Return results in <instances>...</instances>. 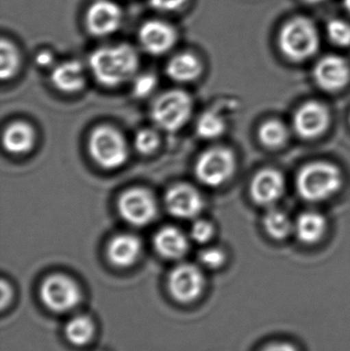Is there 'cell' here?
I'll return each instance as SVG.
<instances>
[{
  "label": "cell",
  "instance_id": "1",
  "mask_svg": "<svg viewBox=\"0 0 350 351\" xmlns=\"http://www.w3.org/2000/svg\"><path fill=\"white\" fill-rule=\"evenodd\" d=\"M139 65L138 51L127 43L99 47L88 58V66L95 80L109 88L134 80Z\"/></svg>",
  "mask_w": 350,
  "mask_h": 351
},
{
  "label": "cell",
  "instance_id": "2",
  "mask_svg": "<svg viewBox=\"0 0 350 351\" xmlns=\"http://www.w3.org/2000/svg\"><path fill=\"white\" fill-rule=\"evenodd\" d=\"M320 43L318 28L305 16L290 19L279 30V49L291 61L303 62L314 57L318 53Z\"/></svg>",
  "mask_w": 350,
  "mask_h": 351
},
{
  "label": "cell",
  "instance_id": "3",
  "mask_svg": "<svg viewBox=\"0 0 350 351\" xmlns=\"http://www.w3.org/2000/svg\"><path fill=\"white\" fill-rule=\"evenodd\" d=\"M342 173L338 167L327 162L306 165L298 173V193L308 202H323L337 193L342 186Z\"/></svg>",
  "mask_w": 350,
  "mask_h": 351
},
{
  "label": "cell",
  "instance_id": "4",
  "mask_svg": "<svg viewBox=\"0 0 350 351\" xmlns=\"http://www.w3.org/2000/svg\"><path fill=\"white\" fill-rule=\"evenodd\" d=\"M88 150L95 162L107 170L119 168L129 158L125 137L110 125H100L92 132Z\"/></svg>",
  "mask_w": 350,
  "mask_h": 351
},
{
  "label": "cell",
  "instance_id": "5",
  "mask_svg": "<svg viewBox=\"0 0 350 351\" xmlns=\"http://www.w3.org/2000/svg\"><path fill=\"white\" fill-rule=\"evenodd\" d=\"M192 100L184 90H171L158 97L151 107V119L156 127L166 132L182 129L190 119Z\"/></svg>",
  "mask_w": 350,
  "mask_h": 351
},
{
  "label": "cell",
  "instance_id": "6",
  "mask_svg": "<svg viewBox=\"0 0 350 351\" xmlns=\"http://www.w3.org/2000/svg\"><path fill=\"white\" fill-rule=\"evenodd\" d=\"M236 160L234 152L225 147H213L199 156L195 164V176L209 187H219L234 176Z\"/></svg>",
  "mask_w": 350,
  "mask_h": 351
},
{
  "label": "cell",
  "instance_id": "7",
  "mask_svg": "<svg viewBox=\"0 0 350 351\" xmlns=\"http://www.w3.org/2000/svg\"><path fill=\"white\" fill-rule=\"evenodd\" d=\"M43 304L53 313H66L75 308L82 301L78 285L65 274H51L40 287Z\"/></svg>",
  "mask_w": 350,
  "mask_h": 351
},
{
  "label": "cell",
  "instance_id": "8",
  "mask_svg": "<svg viewBox=\"0 0 350 351\" xmlns=\"http://www.w3.org/2000/svg\"><path fill=\"white\" fill-rule=\"evenodd\" d=\"M117 208L125 222L137 227L150 224L158 215L155 198L145 188H131L123 192L117 202Z\"/></svg>",
  "mask_w": 350,
  "mask_h": 351
},
{
  "label": "cell",
  "instance_id": "9",
  "mask_svg": "<svg viewBox=\"0 0 350 351\" xmlns=\"http://www.w3.org/2000/svg\"><path fill=\"white\" fill-rule=\"evenodd\" d=\"M86 27L90 34L106 37L119 30L123 21L121 6L112 0H96L86 12Z\"/></svg>",
  "mask_w": 350,
  "mask_h": 351
},
{
  "label": "cell",
  "instance_id": "10",
  "mask_svg": "<svg viewBox=\"0 0 350 351\" xmlns=\"http://www.w3.org/2000/svg\"><path fill=\"white\" fill-rule=\"evenodd\" d=\"M205 288V276L193 264H180L168 276V289L176 300L191 302L201 296Z\"/></svg>",
  "mask_w": 350,
  "mask_h": 351
},
{
  "label": "cell",
  "instance_id": "11",
  "mask_svg": "<svg viewBox=\"0 0 350 351\" xmlns=\"http://www.w3.org/2000/svg\"><path fill=\"white\" fill-rule=\"evenodd\" d=\"M178 33L170 23L162 20H149L141 25L138 40L142 49L152 56L168 53L176 45Z\"/></svg>",
  "mask_w": 350,
  "mask_h": 351
},
{
  "label": "cell",
  "instance_id": "12",
  "mask_svg": "<svg viewBox=\"0 0 350 351\" xmlns=\"http://www.w3.org/2000/svg\"><path fill=\"white\" fill-rule=\"evenodd\" d=\"M330 125V112L322 103L310 101L300 106L293 117V127L302 139L312 140L322 136Z\"/></svg>",
  "mask_w": 350,
  "mask_h": 351
},
{
  "label": "cell",
  "instance_id": "13",
  "mask_svg": "<svg viewBox=\"0 0 350 351\" xmlns=\"http://www.w3.org/2000/svg\"><path fill=\"white\" fill-rule=\"evenodd\" d=\"M314 77L322 90L329 93L338 92L349 82V62L340 56H325L316 62L314 68Z\"/></svg>",
  "mask_w": 350,
  "mask_h": 351
},
{
  "label": "cell",
  "instance_id": "14",
  "mask_svg": "<svg viewBox=\"0 0 350 351\" xmlns=\"http://www.w3.org/2000/svg\"><path fill=\"white\" fill-rule=\"evenodd\" d=\"M166 210L175 218L195 219L203 210V199L199 191L188 184H176L166 191Z\"/></svg>",
  "mask_w": 350,
  "mask_h": 351
},
{
  "label": "cell",
  "instance_id": "15",
  "mask_svg": "<svg viewBox=\"0 0 350 351\" xmlns=\"http://www.w3.org/2000/svg\"><path fill=\"white\" fill-rule=\"evenodd\" d=\"M285 179L275 169L259 171L250 184V194L253 202L259 206H273L285 192Z\"/></svg>",
  "mask_w": 350,
  "mask_h": 351
},
{
  "label": "cell",
  "instance_id": "16",
  "mask_svg": "<svg viewBox=\"0 0 350 351\" xmlns=\"http://www.w3.org/2000/svg\"><path fill=\"white\" fill-rule=\"evenodd\" d=\"M51 82L60 92L77 93L86 86V70L79 62L73 60L62 62L51 68Z\"/></svg>",
  "mask_w": 350,
  "mask_h": 351
},
{
  "label": "cell",
  "instance_id": "17",
  "mask_svg": "<svg viewBox=\"0 0 350 351\" xmlns=\"http://www.w3.org/2000/svg\"><path fill=\"white\" fill-rule=\"evenodd\" d=\"M142 243L133 234H119L113 237L107 247L109 261L117 267H129L139 259Z\"/></svg>",
  "mask_w": 350,
  "mask_h": 351
},
{
  "label": "cell",
  "instance_id": "18",
  "mask_svg": "<svg viewBox=\"0 0 350 351\" xmlns=\"http://www.w3.org/2000/svg\"><path fill=\"white\" fill-rule=\"evenodd\" d=\"M155 251L168 260L181 259L189 250L186 235L176 227L166 226L158 231L153 239Z\"/></svg>",
  "mask_w": 350,
  "mask_h": 351
},
{
  "label": "cell",
  "instance_id": "19",
  "mask_svg": "<svg viewBox=\"0 0 350 351\" xmlns=\"http://www.w3.org/2000/svg\"><path fill=\"white\" fill-rule=\"evenodd\" d=\"M203 72V64L199 57L191 53H180L168 60L166 73L179 84L195 82Z\"/></svg>",
  "mask_w": 350,
  "mask_h": 351
},
{
  "label": "cell",
  "instance_id": "20",
  "mask_svg": "<svg viewBox=\"0 0 350 351\" xmlns=\"http://www.w3.org/2000/svg\"><path fill=\"white\" fill-rule=\"evenodd\" d=\"M4 149L14 156L27 154L35 144L34 129L24 121H16L6 128L2 136Z\"/></svg>",
  "mask_w": 350,
  "mask_h": 351
},
{
  "label": "cell",
  "instance_id": "21",
  "mask_svg": "<svg viewBox=\"0 0 350 351\" xmlns=\"http://www.w3.org/2000/svg\"><path fill=\"white\" fill-rule=\"evenodd\" d=\"M294 229L302 243L312 245L320 241L326 233L327 220L321 213L308 210L298 217Z\"/></svg>",
  "mask_w": 350,
  "mask_h": 351
},
{
  "label": "cell",
  "instance_id": "22",
  "mask_svg": "<svg viewBox=\"0 0 350 351\" xmlns=\"http://www.w3.org/2000/svg\"><path fill=\"white\" fill-rule=\"evenodd\" d=\"M95 334V325L86 315H78L68 322L65 335L68 341L75 346H84L92 340Z\"/></svg>",
  "mask_w": 350,
  "mask_h": 351
},
{
  "label": "cell",
  "instance_id": "23",
  "mask_svg": "<svg viewBox=\"0 0 350 351\" xmlns=\"http://www.w3.org/2000/svg\"><path fill=\"white\" fill-rule=\"evenodd\" d=\"M263 226L273 239L282 241L291 234L294 229L293 223L287 214L279 208L267 210L263 218Z\"/></svg>",
  "mask_w": 350,
  "mask_h": 351
},
{
  "label": "cell",
  "instance_id": "24",
  "mask_svg": "<svg viewBox=\"0 0 350 351\" xmlns=\"http://www.w3.org/2000/svg\"><path fill=\"white\" fill-rule=\"evenodd\" d=\"M226 121L222 113L216 110L205 111L197 123V133L205 140H215L223 135Z\"/></svg>",
  "mask_w": 350,
  "mask_h": 351
},
{
  "label": "cell",
  "instance_id": "25",
  "mask_svg": "<svg viewBox=\"0 0 350 351\" xmlns=\"http://www.w3.org/2000/svg\"><path fill=\"white\" fill-rule=\"evenodd\" d=\"M287 128L277 119H269L259 128L258 137L261 143L267 148L277 149L285 145L288 140Z\"/></svg>",
  "mask_w": 350,
  "mask_h": 351
},
{
  "label": "cell",
  "instance_id": "26",
  "mask_svg": "<svg viewBox=\"0 0 350 351\" xmlns=\"http://www.w3.org/2000/svg\"><path fill=\"white\" fill-rule=\"evenodd\" d=\"M21 56L16 45L8 39L0 43V76L2 80L14 77L20 68Z\"/></svg>",
  "mask_w": 350,
  "mask_h": 351
},
{
  "label": "cell",
  "instance_id": "27",
  "mask_svg": "<svg viewBox=\"0 0 350 351\" xmlns=\"http://www.w3.org/2000/svg\"><path fill=\"white\" fill-rule=\"evenodd\" d=\"M160 142L158 132L152 129H143L136 134L134 145L139 154L149 156L158 149Z\"/></svg>",
  "mask_w": 350,
  "mask_h": 351
},
{
  "label": "cell",
  "instance_id": "28",
  "mask_svg": "<svg viewBox=\"0 0 350 351\" xmlns=\"http://www.w3.org/2000/svg\"><path fill=\"white\" fill-rule=\"evenodd\" d=\"M327 34L334 45L341 47H350L349 23L341 19H333L327 25Z\"/></svg>",
  "mask_w": 350,
  "mask_h": 351
},
{
  "label": "cell",
  "instance_id": "29",
  "mask_svg": "<svg viewBox=\"0 0 350 351\" xmlns=\"http://www.w3.org/2000/svg\"><path fill=\"white\" fill-rule=\"evenodd\" d=\"M133 82V93L137 98H146L155 90L158 78L154 74L143 73L136 75Z\"/></svg>",
  "mask_w": 350,
  "mask_h": 351
},
{
  "label": "cell",
  "instance_id": "30",
  "mask_svg": "<svg viewBox=\"0 0 350 351\" xmlns=\"http://www.w3.org/2000/svg\"><path fill=\"white\" fill-rule=\"evenodd\" d=\"M199 260L208 269H217L223 265L226 255L219 247H207L199 253Z\"/></svg>",
  "mask_w": 350,
  "mask_h": 351
},
{
  "label": "cell",
  "instance_id": "31",
  "mask_svg": "<svg viewBox=\"0 0 350 351\" xmlns=\"http://www.w3.org/2000/svg\"><path fill=\"white\" fill-rule=\"evenodd\" d=\"M215 234V228L211 222L207 220H197L193 223L190 229V237L197 243H207Z\"/></svg>",
  "mask_w": 350,
  "mask_h": 351
},
{
  "label": "cell",
  "instance_id": "32",
  "mask_svg": "<svg viewBox=\"0 0 350 351\" xmlns=\"http://www.w3.org/2000/svg\"><path fill=\"white\" fill-rule=\"evenodd\" d=\"M188 0H149L150 6L156 12H175L182 10Z\"/></svg>",
  "mask_w": 350,
  "mask_h": 351
},
{
  "label": "cell",
  "instance_id": "33",
  "mask_svg": "<svg viewBox=\"0 0 350 351\" xmlns=\"http://www.w3.org/2000/svg\"><path fill=\"white\" fill-rule=\"evenodd\" d=\"M37 65L41 68H53L55 64V57L49 51H40L35 58Z\"/></svg>",
  "mask_w": 350,
  "mask_h": 351
},
{
  "label": "cell",
  "instance_id": "34",
  "mask_svg": "<svg viewBox=\"0 0 350 351\" xmlns=\"http://www.w3.org/2000/svg\"><path fill=\"white\" fill-rule=\"evenodd\" d=\"M12 297V289L5 280H1V308L4 309L8 304Z\"/></svg>",
  "mask_w": 350,
  "mask_h": 351
},
{
  "label": "cell",
  "instance_id": "35",
  "mask_svg": "<svg viewBox=\"0 0 350 351\" xmlns=\"http://www.w3.org/2000/svg\"><path fill=\"white\" fill-rule=\"evenodd\" d=\"M262 351H297L293 346L288 343H273Z\"/></svg>",
  "mask_w": 350,
  "mask_h": 351
},
{
  "label": "cell",
  "instance_id": "36",
  "mask_svg": "<svg viewBox=\"0 0 350 351\" xmlns=\"http://www.w3.org/2000/svg\"><path fill=\"white\" fill-rule=\"evenodd\" d=\"M303 1L308 2L310 4H318L321 2L326 1V0H303Z\"/></svg>",
  "mask_w": 350,
  "mask_h": 351
},
{
  "label": "cell",
  "instance_id": "37",
  "mask_svg": "<svg viewBox=\"0 0 350 351\" xmlns=\"http://www.w3.org/2000/svg\"><path fill=\"white\" fill-rule=\"evenodd\" d=\"M343 2H345V10H347L350 14V0H345Z\"/></svg>",
  "mask_w": 350,
  "mask_h": 351
},
{
  "label": "cell",
  "instance_id": "38",
  "mask_svg": "<svg viewBox=\"0 0 350 351\" xmlns=\"http://www.w3.org/2000/svg\"><path fill=\"white\" fill-rule=\"evenodd\" d=\"M349 123H350V115H349Z\"/></svg>",
  "mask_w": 350,
  "mask_h": 351
}]
</instances>
